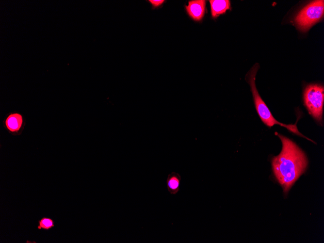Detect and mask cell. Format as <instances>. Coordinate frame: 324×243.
Listing matches in <instances>:
<instances>
[{
  "instance_id": "cell-1",
  "label": "cell",
  "mask_w": 324,
  "mask_h": 243,
  "mask_svg": "<svg viewBox=\"0 0 324 243\" xmlns=\"http://www.w3.org/2000/svg\"><path fill=\"white\" fill-rule=\"evenodd\" d=\"M282 144L281 151L272 160L275 177L286 194L294 182L306 171L308 161L299 146L288 138L277 132Z\"/></svg>"
},
{
  "instance_id": "cell-2",
  "label": "cell",
  "mask_w": 324,
  "mask_h": 243,
  "mask_svg": "<svg viewBox=\"0 0 324 243\" xmlns=\"http://www.w3.org/2000/svg\"><path fill=\"white\" fill-rule=\"evenodd\" d=\"M259 67L258 64H255L246 75L245 80L250 85L256 111L261 121L269 127H271L276 124L279 125L287 128L293 133L314 143V141L305 137L299 131L296 126V123L294 124H283L277 121L273 116L270 110L260 97L256 88V75Z\"/></svg>"
},
{
  "instance_id": "cell-3",
  "label": "cell",
  "mask_w": 324,
  "mask_h": 243,
  "mask_svg": "<svg viewBox=\"0 0 324 243\" xmlns=\"http://www.w3.org/2000/svg\"><path fill=\"white\" fill-rule=\"evenodd\" d=\"M324 12V0L313 1L298 13L294 18L295 24L299 30L306 32L323 18Z\"/></svg>"
},
{
  "instance_id": "cell-4",
  "label": "cell",
  "mask_w": 324,
  "mask_h": 243,
  "mask_svg": "<svg viewBox=\"0 0 324 243\" xmlns=\"http://www.w3.org/2000/svg\"><path fill=\"white\" fill-rule=\"evenodd\" d=\"M324 87L318 84L308 85L304 92V101L309 113L322 122L324 100Z\"/></svg>"
},
{
  "instance_id": "cell-5",
  "label": "cell",
  "mask_w": 324,
  "mask_h": 243,
  "mask_svg": "<svg viewBox=\"0 0 324 243\" xmlns=\"http://www.w3.org/2000/svg\"><path fill=\"white\" fill-rule=\"evenodd\" d=\"M206 1L204 0H190L185 6L188 15L194 21L202 20L206 10Z\"/></svg>"
},
{
  "instance_id": "cell-6",
  "label": "cell",
  "mask_w": 324,
  "mask_h": 243,
  "mask_svg": "<svg viewBox=\"0 0 324 243\" xmlns=\"http://www.w3.org/2000/svg\"><path fill=\"white\" fill-rule=\"evenodd\" d=\"M211 14L213 18L223 14L230 8V2L228 0H209Z\"/></svg>"
},
{
  "instance_id": "cell-7",
  "label": "cell",
  "mask_w": 324,
  "mask_h": 243,
  "mask_svg": "<svg viewBox=\"0 0 324 243\" xmlns=\"http://www.w3.org/2000/svg\"><path fill=\"white\" fill-rule=\"evenodd\" d=\"M166 183L168 192L171 194H176L179 191L181 176L178 173L173 172L168 175Z\"/></svg>"
},
{
  "instance_id": "cell-8",
  "label": "cell",
  "mask_w": 324,
  "mask_h": 243,
  "mask_svg": "<svg viewBox=\"0 0 324 243\" xmlns=\"http://www.w3.org/2000/svg\"><path fill=\"white\" fill-rule=\"evenodd\" d=\"M22 122V117L20 114L13 113L7 117L5 121V125L10 131L17 132L21 128Z\"/></svg>"
},
{
  "instance_id": "cell-9",
  "label": "cell",
  "mask_w": 324,
  "mask_h": 243,
  "mask_svg": "<svg viewBox=\"0 0 324 243\" xmlns=\"http://www.w3.org/2000/svg\"><path fill=\"white\" fill-rule=\"evenodd\" d=\"M54 227V221L50 218L44 217L38 221L37 228L39 230H49Z\"/></svg>"
},
{
  "instance_id": "cell-10",
  "label": "cell",
  "mask_w": 324,
  "mask_h": 243,
  "mask_svg": "<svg viewBox=\"0 0 324 243\" xmlns=\"http://www.w3.org/2000/svg\"><path fill=\"white\" fill-rule=\"evenodd\" d=\"M148 1L152 4L153 8L161 6L164 2L163 0H150Z\"/></svg>"
}]
</instances>
